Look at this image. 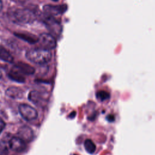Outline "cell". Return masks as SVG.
<instances>
[{"mask_svg": "<svg viewBox=\"0 0 155 155\" xmlns=\"http://www.w3.org/2000/svg\"><path fill=\"white\" fill-rule=\"evenodd\" d=\"M8 16L13 22L19 24H31L36 19L35 12L28 8H15L9 11Z\"/></svg>", "mask_w": 155, "mask_h": 155, "instance_id": "obj_1", "label": "cell"}, {"mask_svg": "<svg viewBox=\"0 0 155 155\" xmlns=\"http://www.w3.org/2000/svg\"><path fill=\"white\" fill-rule=\"evenodd\" d=\"M25 56L30 61L37 64H45L50 61L51 53L50 50L39 48H34L28 50Z\"/></svg>", "mask_w": 155, "mask_h": 155, "instance_id": "obj_2", "label": "cell"}, {"mask_svg": "<svg viewBox=\"0 0 155 155\" xmlns=\"http://www.w3.org/2000/svg\"><path fill=\"white\" fill-rule=\"evenodd\" d=\"M40 47L50 50L56 46V41L53 35L50 33H42L38 36V42Z\"/></svg>", "mask_w": 155, "mask_h": 155, "instance_id": "obj_3", "label": "cell"}, {"mask_svg": "<svg viewBox=\"0 0 155 155\" xmlns=\"http://www.w3.org/2000/svg\"><path fill=\"white\" fill-rule=\"evenodd\" d=\"M44 22L47 26L49 31L52 33V35L58 36L61 34L62 31V27L59 22L54 18L53 16H44Z\"/></svg>", "mask_w": 155, "mask_h": 155, "instance_id": "obj_4", "label": "cell"}, {"mask_svg": "<svg viewBox=\"0 0 155 155\" xmlns=\"http://www.w3.org/2000/svg\"><path fill=\"white\" fill-rule=\"evenodd\" d=\"M18 109L21 116L26 120H33L38 117V111L29 105L25 104H20Z\"/></svg>", "mask_w": 155, "mask_h": 155, "instance_id": "obj_5", "label": "cell"}, {"mask_svg": "<svg viewBox=\"0 0 155 155\" xmlns=\"http://www.w3.org/2000/svg\"><path fill=\"white\" fill-rule=\"evenodd\" d=\"M66 10V5H53L47 4L43 7V11L45 15L54 17L56 15L62 14Z\"/></svg>", "mask_w": 155, "mask_h": 155, "instance_id": "obj_6", "label": "cell"}, {"mask_svg": "<svg viewBox=\"0 0 155 155\" xmlns=\"http://www.w3.org/2000/svg\"><path fill=\"white\" fill-rule=\"evenodd\" d=\"M12 70L18 72L22 75H31L33 74L35 71L34 67L23 62H17L12 67Z\"/></svg>", "mask_w": 155, "mask_h": 155, "instance_id": "obj_7", "label": "cell"}, {"mask_svg": "<svg viewBox=\"0 0 155 155\" xmlns=\"http://www.w3.org/2000/svg\"><path fill=\"white\" fill-rule=\"evenodd\" d=\"M18 137L25 142H30L33 139V131L31 128L27 125L20 127L17 133Z\"/></svg>", "mask_w": 155, "mask_h": 155, "instance_id": "obj_8", "label": "cell"}, {"mask_svg": "<svg viewBox=\"0 0 155 155\" xmlns=\"http://www.w3.org/2000/svg\"><path fill=\"white\" fill-rule=\"evenodd\" d=\"M10 148L17 152L23 151L27 147L26 142L18 137H13L8 142Z\"/></svg>", "mask_w": 155, "mask_h": 155, "instance_id": "obj_9", "label": "cell"}, {"mask_svg": "<svg viewBox=\"0 0 155 155\" xmlns=\"http://www.w3.org/2000/svg\"><path fill=\"white\" fill-rule=\"evenodd\" d=\"M14 35L31 44H33L38 42V37L37 36L28 32H14Z\"/></svg>", "mask_w": 155, "mask_h": 155, "instance_id": "obj_10", "label": "cell"}, {"mask_svg": "<svg viewBox=\"0 0 155 155\" xmlns=\"http://www.w3.org/2000/svg\"><path fill=\"white\" fill-rule=\"evenodd\" d=\"M5 94L7 96L12 99H21L24 96V91L19 87H10L7 89Z\"/></svg>", "mask_w": 155, "mask_h": 155, "instance_id": "obj_11", "label": "cell"}, {"mask_svg": "<svg viewBox=\"0 0 155 155\" xmlns=\"http://www.w3.org/2000/svg\"><path fill=\"white\" fill-rule=\"evenodd\" d=\"M28 100H30L31 102L36 105H41L42 102L44 101V98L42 94L39 91L36 90L31 91L28 94Z\"/></svg>", "mask_w": 155, "mask_h": 155, "instance_id": "obj_12", "label": "cell"}, {"mask_svg": "<svg viewBox=\"0 0 155 155\" xmlns=\"http://www.w3.org/2000/svg\"><path fill=\"white\" fill-rule=\"evenodd\" d=\"M0 59L9 63L13 61V57L12 55L7 50L1 45H0Z\"/></svg>", "mask_w": 155, "mask_h": 155, "instance_id": "obj_13", "label": "cell"}, {"mask_svg": "<svg viewBox=\"0 0 155 155\" xmlns=\"http://www.w3.org/2000/svg\"><path fill=\"white\" fill-rule=\"evenodd\" d=\"M8 77L13 81H15L17 82L23 83L25 82V78L24 76L13 70H11V71L9 72Z\"/></svg>", "mask_w": 155, "mask_h": 155, "instance_id": "obj_14", "label": "cell"}, {"mask_svg": "<svg viewBox=\"0 0 155 155\" xmlns=\"http://www.w3.org/2000/svg\"><path fill=\"white\" fill-rule=\"evenodd\" d=\"M84 147H85L86 151L90 153H94L96 150L95 144L90 139L85 140V141L84 142Z\"/></svg>", "mask_w": 155, "mask_h": 155, "instance_id": "obj_15", "label": "cell"}, {"mask_svg": "<svg viewBox=\"0 0 155 155\" xmlns=\"http://www.w3.org/2000/svg\"><path fill=\"white\" fill-rule=\"evenodd\" d=\"M9 148L8 143L4 140H0V155H7L8 153Z\"/></svg>", "mask_w": 155, "mask_h": 155, "instance_id": "obj_16", "label": "cell"}, {"mask_svg": "<svg viewBox=\"0 0 155 155\" xmlns=\"http://www.w3.org/2000/svg\"><path fill=\"white\" fill-rule=\"evenodd\" d=\"M96 96L98 99H99L101 101H103L104 100L108 99L110 97V95L108 93H107L105 91H99L96 93Z\"/></svg>", "mask_w": 155, "mask_h": 155, "instance_id": "obj_17", "label": "cell"}, {"mask_svg": "<svg viewBox=\"0 0 155 155\" xmlns=\"http://www.w3.org/2000/svg\"><path fill=\"white\" fill-rule=\"evenodd\" d=\"M5 126V122L0 118V134L1 133V132L2 131V130H4V127Z\"/></svg>", "mask_w": 155, "mask_h": 155, "instance_id": "obj_18", "label": "cell"}, {"mask_svg": "<svg viewBox=\"0 0 155 155\" xmlns=\"http://www.w3.org/2000/svg\"><path fill=\"white\" fill-rule=\"evenodd\" d=\"M11 1L18 4H24L26 2H27L28 0H11Z\"/></svg>", "mask_w": 155, "mask_h": 155, "instance_id": "obj_19", "label": "cell"}, {"mask_svg": "<svg viewBox=\"0 0 155 155\" xmlns=\"http://www.w3.org/2000/svg\"><path fill=\"white\" fill-rule=\"evenodd\" d=\"M2 7H3L2 1V0H0V11H1V10L2 9Z\"/></svg>", "mask_w": 155, "mask_h": 155, "instance_id": "obj_20", "label": "cell"}, {"mask_svg": "<svg viewBox=\"0 0 155 155\" xmlns=\"http://www.w3.org/2000/svg\"><path fill=\"white\" fill-rule=\"evenodd\" d=\"M52 1H59V0H52Z\"/></svg>", "mask_w": 155, "mask_h": 155, "instance_id": "obj_21", "label": "cell"}]
</instances>
